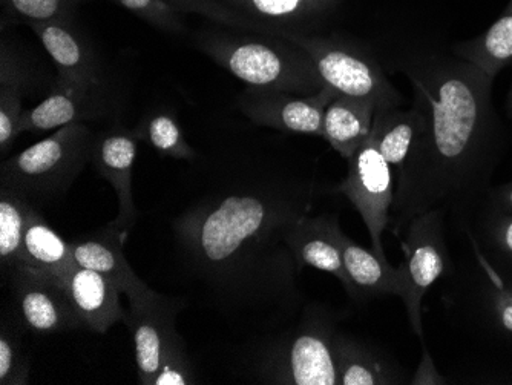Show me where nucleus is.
<instances>
[{
  "instance_id": "5",
  "label": "nucleus",
  "mask_w": 512,
  "mask_h": 385,
  "mask_svg": "<svg viewBox=\"0 0 512 385\" xmlns=\"http://www.w3.org/2000/svg\"><path fill=\"white\" fill-rule=\"evenodd\" d=\"M94 135L88 123L62 126L50 137L4 160L0 188L27 198L37 209L56 203L91 163Z\"/></svg>"
},
{
  "instance_id": "10",
  "label": "nucleus",
  "mask_w": 512,
  "mask_h": 385,
  "mask_svg": "<svg viewBox=\"0 0 512 385\" xmlns=\"http://www.w3.org/2000/svg\"><path fill=\"white\" fill-rule=\"evenodd\" d=\"M338 96V91L329 85L312 96L249 86L237 97L235 105L255 125L322 139L325 109Z\"/></svg>"
},
{
  "instance_id": "13",
  "label": "nucleus",
  "mask_w": 512,
  "mask_h": 385,
  "mask_svg": "<svg viewBox=\"0 0 512 385\" xmlns=\"http://www.w3.org/2000/svg\"><path fill=\"white\" fill-rule=\"evenodd\" d=\"M137 134L119 120H112L94 135L91 163L114 188L119 214L111 226L129 234L137 221L138 211L132 192V172L138 149Z\"/></svg>"
},
{
  "instance_id": "16",
  "label": "nucleus",
  "mask_w": 512,
  "mask_h": 385,
  "mask_svg": "<svg viewBox=\"0 0 512 385\" xmlns=\"http://www.w3.org/2000/svg\"><path fill=\"white\" fill-rule=\"evenodd\" d=\"M338 215L322 214L319 217L301 218L287 235V244L292 249L298 269L315 267L338 278L348 297L361 303V297L345 272L341 249L336 240Z\"/></svg>"
},
{
  "instance_id": "1",
  "label": "nucleus",
  "mask_w": 512,
  "mask_h": 385,
  "mask_svg": "<svg viewBox=\"0 0 512 385\" xmlns=\"http://www.w3.org/2000/svg\"><path fill=\"white\" fill-rule=\"evenodd\" d=\"M322 194L306 171L256 158L224 163L172 218L181 277L232 326L264 335L289 326L306 301L287 235Z\"/></svg>"
},
{
  "instance_id": "35",
  "label": "nucleus",
  "mask_w": 512,
  "mask_h": 385,
  "mask_svg": "<svg viewBox=\"0 0 512 385\" xmlns=\"http://www.w3.org/2000/svg\"><path fill=\"white\" fill-rule=\"evenodd\" d=\"M486 208L502 214L512 215V181L490 189L486 195Z\"/></svg>"
},
{
  "instance_id": "8",
  "label": "nucleus",
  "mask_w": 512,
  "mask_h": 385,
  "mask_svg": "<svg viewBox=\"0 0 512 385\" xmlns=\"http://www.w3.org/2000/svg\"><path fill=\"white\" fill-rule=\"evenodd\" d=\"M332 194L344 195L355 206L370 235L371 251L388 261L382 235L390 226L394 174L370 137L348 158L347 177L332 189Z\"/></svg>"
},
{
  "instance_id": "24",
  "label": "nucleus",
  "mask_w": 512,
  "mask_h": 385,
  "mask_svg": "<svg viewBox=\"0 0 512 385\" xmlns=\"http://www.w3.org/2000/svg\"><path fill=\"white\" fill-rule=\"evenodd\" d=\"M20 266L37 270L65 281L76 266L73 246L66 243L43 217L40 209L33 206L28 215L27 229L23 237L22 264ZM19 266V267H20Z\"/></svg>"
},
{
  "instance_id": "2",
  "label": "nucleus",
  "mask_w": 512,
  "mask_h": 385,
  "mask_svg": "<svg viewBox=\"0 0 512 385\" xmlns=\"http://www.w3.org/2000/svg\"><path fill=\"white\" fill-rule=\"evenodd\" d=\"M375 53L387 74L405 76L424 111L421 134L394 183L388 229L399 237L433 209L465 220L486 200L505 146L494 80L439 45L399 43Z\"/></svg>"
},
{
  "instance_id": "9",
  "label": "nucleus",
  "mask_w": 512,
  "mask_h": 385,
  "mask_svg": "<svg viewBox=\"0 0 512 385\" xmlns=\"http://www.w3.org/2000/svg\"><path fill=\"white\" fill-rule=\"evenodd\" d=\"M122 99L114 93L111 83L100 86L69 85L54 82L48 96L27 109L20 123L22 132H42L59 129L74 123L102 122L119 120L122 116Z\"/></svg>"
},
{
  "instance_id": "14",
  "label": "nucleus",
  "mask_w": 512,
  "mask_h": 385,
  "mask_svg": "<svg viewBox=\"0 0 512 385\" xmlns=\"http://www.w3.org/2000/svg\"><path fill=\"white\" fill-rule=\"evenodd\" d=\"M31 30L50 54L56 66L57 82L80 86L108 85L102 56L77 24L76 17L33 25Z\"/></svg>"
},
{
  "instance_id": "34",
  "label": "nucleus",
  "mask_w": 512,
  "mask_h": 385,
  "mask_svg": "<svg viewBox=\"0 0 512 385\" xmlns=\"http://www.w3.org/2000/svg\"><path fill=\"white\" fill-rule=\"evenodd\" d=\"M413 385H445L448 384L447 378L440 375L434 364L433 356L428 350L427 343H422V356L419 366L414 370L413 378L410 379Z\"/></svg>"
},
{
  "instance_id": "22",
  "label": "nucleus",
  "mask_w": 512,
  "mask_h": 385,
  "mask_svg": "<svg viewBox=\"0 0 512 385\" xmlns=\"http://www.w3.org/2000/svg\"><path fill=\"white\" fill-rule=\"evenodd\" d=\"M376 108L373 100L339 94L325 109L322 139L348 160L370 137Z\"/></svg>"
},
{
  "instance_id": "12",
  "label": "nucleus",
  "mask_w": 512,
  "mask_h": 385,
  "mask_svg": "<svg viewBox=\"0 0 512 385\" xmlns=\"http://www.w3.org/2000/svg\"><path fill=\"white\" fill-rule=\"evenodd\" d=\"M184 306L183 298L169 297L154 290L145 297L129 301L125 323L131 330L140 384L154 385L161 353L178 335L175 321Z\"/></svg>"
},
{
  "instance_id": "31",
  "label": "nucleus",
  "mask_w": 512,
  "mask_h": 385,
  "mask_svg": "<svg viewBox=\"0 0 512 385\" xmlns=\"http://www.w3.org/2000/svg\"><path fill=\"white\" fill-rule=\"evenodd\" d=\"M30 379V358L7 321L0 327V384L25 385Z\"/></svg>"
},
{
  "instance_id": "33",
  "label": "nucleus",
  "mask_w": 512,
  "mask_h": 385,
  "mask_svg": "<svg viewBox=\"0 0 512 385\" xmlns=\"http://www.w3.org/2000/svg\"><path fill=\"white\" fill-rule=\"evenodd\" d=\"M482 229L491 252L512 272V215L486 208Z\"/></svg>"
},
{
  "instance_id": "19",
  "label": "nucleus",
  "mask_w": 512,
  "mask_h": 385,
  "mask_svg": "<svg viewBox=\"0 0 512 385\" xmlns=\"http://www.w3.org/2000/svg\"><path fill=\"white\" fill-rule=\"evenodd\" d=\"M126 238L128 234L109 224L105 231L79 238L71 246L77 266L99 272L132 301L145 297L152 289L129 266L123 252Z\"/></svg>"
},
{
  "instance_id": "6",
  "label": "nucleus",
  "mask_w": 512,
  "mask_h": 385,
  "mask_svg": "<svg viewBox=\"0 0 512 385\" xmlns=\"http://www.w3.org/2000/svg\"><path fill=\"white\" fill-rule=\"evenodd\" d=\"M284 39L306 51L330 88L344 96L373 100L378 108H399L404 96L388 79L375 51L352 40L322 34H286Z\"/></svg>"
},
{
  "instance_id": "18",
  "label": "nucleus",
  "mask_w": 512,
  "mask_h": 385,
  "mask_svg": "<svg viewBox=\"0 0 512 385\" xmlns=\"http://www.w3.org/2000/svg\"><path fill=\"white\" fill-rule=\"evenodd\" d=\"M339 385L407 384V375L387 350L352 333L336 330L333 338Z\"/></svg>"
},
{
  "instance_id": "28",
  "label": "nucleus",
  "mask_w": 512,
  "mask_h": 385,
  "mask_svg": "<svg viewBox=\"0 0 512 385\" xmlns=\"http://www.w3.org/2000/svg\"><path fill=\"white\" fill-rule=\"evenodd\" d=\"M134 131L138 140H145L158 154L186 162H195L197 158V151L186 142L177 117L168 109L157 108L145 112Z\"/></svg>"
},
{
  "instance_id": "32",
  "label": "nucleus",
  "mask_w": 512,
  "mask_h": 385,
  "mask_svg": "<svg viewBox=\"0 0 512 385\" xmlns=\"http://www.w3.org/2000/svg\"><path fill=\"white\" fill-rule=\"evenodd\" d=\"M194 361L189 356L188 346L178 333L161 353L160 367L154 378V385H191L195 384Z\"/></svg>"
},
{
  "instance_id": "26",
  "label": "nucleus",
  "mask_w": 512,
  "mask_h": 385,
  "mask_svg": "<svg viewBox=\"0 0 512 385\" xmlns=\"http://www.w3.org/2000/svg\"><path fill=\"white\" fill-rule=\"evenodd\" d=\"M31 205L10 189L0 188V266L5 280L22 264V246Z\"/></svg>"
},
{
  "instance_id": "23",
  "label": "nucleus",
  "mask_w": 512,
  "mask_h": 385,
  "mask_svg": "<svg viewBox=\"0 0 512 385\" xmlns=\"http://www.w3.org/2000/svg\"><path fill=\"white\" fill-rule=\"evenodd\" d=\"M422 126L424 111L417 102H413L410 109H402V106L376 109L370 139L393 169L394 183L404 169Z\"/></svg>"
},
{
  "instance_id": "27",
  "label": "nucleus",
  "mask_w": 512,
  "mask_h": 385,
  "mask_svg": "<svg viewBox=\"0 0 512 385\" xmlns=\"http://www.w3.org/2000/svg\"><path fill=\"white\" fill-rule=\"evenodd\" d=\"M468 237L482 272V301L486 316L497 332L512 338V278L503 277L502 272L491 264L470 231Z\"/></svg>"
},
{
  "instance_id": "30",
  "label": "nucleus",
  "mask_w": 512,
  "mask_h": 385,
  "mask_svg": "<svg viewBox=\"0 0 512 385\" xmlns=\"http://www.w3.org/2000/svg\"><path fill=\"white\" fill-rule=\"evenodd\" d=\"M112 2L163 33L184 34L188 31L183 13L169 4L168 0H112Z\"/></svg>"
},
{
  "instance_id": "20",
  "label": "nucleus",
  "mask_w": 512,
  "mask_h": 385,
  "mask_svg": "<svg viewBox=\"0 0 512 385\" xmlns=\"http://www.w3.org/2000/svg\"><path fill=\"white\" fill-rule=\"evenodd\" d=\"M65 286L83 326L92 332L106 333L114 324L125 321L122 292L99 272L76 264L65 278Z\"/></svg>"
},
{
  "instance_id": "7",
  "label": "nucleus",
  "mask_w": 512,
  "mask_h": 385,
  "mask_svg": "<svg viewBox=\"0 0 512 385\" xmlns=\"http://www.w3.org/2000/svg\"><path fill=\"white\" fill-rule=\"evenodd\" d=\"M445 217L447 214L439 209L424 212L414 217L402 234L404 260L399 267L404 277V293L401 300L407 310L411 330L421 343L425 341L422 300L436 281L450 277L454 270L445 243Z\"/></svg>"
},
{
  "instance_id": "17",
  "label": "nucleus",
  "mask_w": 512,
  "mask_h": 385,
  "mask_svg": "<svg viewBox=\"0 0 512 385\" xmlns=\"http://www.w3.org/2000/svg\"><path fill=\"white\" fill-rule=\"evenodd\" d=\"M36 68L11 37L0 39V151L7 154L20 135L27 109L23 100L33 91Z\"/></svg>"
},
{
  "instance_id": "11",
  "label": "nucleus",
  "mask_w": 512,
  "mask_h": 385,
  "mask_svg": "<svg viewBox=\"0 0 512 385\" xmlns=\"http://www.w3.org/2000/svg\"><path fill=\"white\" fill-rule=\"evenodd\" d=\"M20 323L34 333L69 332L83 327L65 281L28 267H17L8 278Z\"/></svg>"
},
{
  "instance_id": "3",
  "label": "nucleus",
  "mask_w": 512,
  "mask_h": 385,
  "mask_svg": "<svg viewBox=\"0 0 512 385\" xmlns=\"http://www.w3.org/2000/svg\"><path fill=\"white\" fill-rule=\"evenodd\" d=\"M192 42L197 50L250 88L312 96L327 86L312 57L284 37L218 25L201 28L192 36Z\"/></svg>"
},
{
  "instance_id": "29",
  "label": "nucleus",
  "mask_w": 512,
  "mask_h": 385,
  "mask_svg": "<svg viewBox=\"0 0 512 385\" xmlns=\"http://www.w3.org/2000/svg\"><path fill=\"white\" fill-rule=\"evenodd\" d=\"M91 0H0L2 30L73 19Z\"/></svg>"
},
{
  "instance_id": "25",
  "label": "nucleus",
  "mask_w": 512,
  "mask_h": 385,
  "mask_svg": "<svg viewBox=\"0 0 512 385\" xmlns=\"http://www.w3.org/2000/svg\"><path fill=\"white\" fill-rule=\"evenodd\" d=\"M451 51L490 79H496L497 74L512 63V0L485 33L456 43Z\"/></svg>"
},
{
  "instance_id": "21",
  "label": "nucleus",
  "mask_w": 512,
  "mask_h": 385,
  "mask_svg": "<svg viewBox=\"0 0 512 385\" xmlns=\"http://www.w3.org/2000/svg\"><path fill=\"white\" fill-rule=\"evenodd\" d=\"M335 234L345 272L358 290L361 303L382 295L402 297L404 277L401 267H393L390 261H382L375 252L359 246L342 231L339 223L336 224Z\"/></svg>"
},
{
  "instance_id": "4",
  "label": "nucleus",
  "mask_w": 512,
  "mask_h": 385,
  "mask_svg": "<svg viewBox=\"0 0 512 385\" xmlns=\"http://www.w3.org/2000/svg\"><path fill=\"white\" fill-rule=\"evenodd\" d=\"M339 313L307 304L289 326L267 333L252 353L249 373L263 384L339 385L333 338Z\"/></svg>"
},
{
  "instance_id": "15",
  "label": "nucleus",
  "mask_w": 512,
  "mask_h": 385,
  "mask_svg": "<svg viewBox=\"0 0 512 385\" xmlns=\"http://www.w3.org/2000/svg\"><path fill=\"white\" fill-rule=\"evenodd\" d=\"M229 10L249 19L260 34H318L335 16L344 0H217Z\"/></svg>"
},
{
  "instance_id": "36",
  "label": "nucleus",
  "mask_w": 512,
  "mask_h": 385,
  "mask_svg": "<svg viewBox=\"0 0 512 385\" xmlns=\"http://www.w3.org/2000/svg\"><path fill=\"white\" fill-rule=\"evenodd\" d=\"M506 116H508L509 120H512V82L511 86H509L508 96H506Z\"/></svg>"
}]
</instances>
